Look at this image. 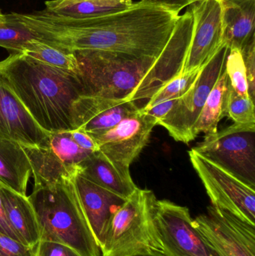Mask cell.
<instances>
[{"mask_svg": "<svg viewBox=\"0 0 255 256\" xmlns=\"http://www.w3.org/2000/svg\"><path fill=\"white\" fill-rule=\"evenodd\" d=\"M181 10L159 0H140L121 12L89 19L55 16L45 9L11 14L40 40L70 51L91 50L158 58Z\"/></svg>", "mask_w": 255, "mask_h": 256, "instance_id": "obj_1", "label": "cell"}, {"mask_svg": "<svg viewBox=\"0 0 255 256\" xmlns=\"http://www.w3.org/2000/svg\"><path fill=\"white\" fill-rule=\"evenodd\" d=\"M193 30V13L187 9L180 15L158 58L91 50L73 51L84 96L124 99L136 104L149 100L166 82L181 74Z\"/></svg>", "mask_w": 255, "mask_h": 256, "instance_id": "obj_2", "label": "cell"}, {"mask_svg": "<svg viewBox=\"0 0 255 256\" xmlns=\"http://www.w3.org/2000/svg\"><path fill=\"white\" fill-rule=\"evenodd\" d=\"M0 79L48 134L76 130L75 104L84 91L74 74L19 52L0 61Z\"/></svg>", "mask_w": 255, "mask_h": 256, "instance_id": "obj_3", "label": "cell"}, {"mask_svg": "<svg viewBox=\"0 0 255 256\" xmlns=\"http://www.w3.org/2000/svg\"><path fill=\"white\" fill-rule=\"evenodd\" d=\"M28 197L37 215L40 240L65 245L80 256L101 255L82 209L74 178L55 184L34 185Z\"/></svg>", "mask_w": 255, "mask_h": 256, "instance_id": "obj_4", "label": "cell"}, {"mask_svg": "<svg viewBox=\"0 0 255 256\" xmlns=\"http://www.w3.org/2000/svg\"><path fill=\"white\" fill-rule=\"evenodd\" d=\"M157 198L137 188L112 214L102 256H166L156 222Z\"/></svg>", "mask_w": 255, "mask_h": 256, "instance_id": "obj_5", "label": "cell"}, {"mask_svg": "<svg viewBox=\"0 0 255 256\" xmlns=\"http://www.w3.org/2000/svg\"><path fill=\"white\" fill-rule=\"evenodd\" d=\"M193 149L255 188V124L234 123Z\"/></svg>", "mask_w": 255, "mask_h": 256, "instance_id": "obj_6", "label": "cell"}, {"mask_svg": "<svg viewBox=\"0 0 255 256\" xmlns=\"http://www.w3.org/2000/svg\"><path fill=\"white\" fill-rule=\"evenodd\" d=\"M229 48L223 42L212 58L201 68L190 90L177 100L170 112L157 126H163L177 142L189 143L195 140L193 128L211 90L226 70Z\"/></svg>", "mask_w": 255, "mask_h": 256, "instance_id": "obj_7", "label": "cell"}, {"mask_svg": "<svg viewBox=\"0 0 255 256\" xmlns=\"http://www.w3.org/2000/svg\"><path fill=\"white\" fill-rule=\"evenodd\" d=\"M189 155L212 206L255 226V188L193 149Z\"/></svg>", "mask_w": 255, "mask_h": 256, "instance_id": "obj_8", "label": "cell"}, {"mask_svg": "<svg viewBox=\"0 0 255 256\" xmlns=\"http://www.w3.org/2000/svg\"><path fill=\"white\" fill-rule=\"evenodd\" d=\"M187 207L157 200L156 222L166 256H221L193 224Z\"/></svg>", "mask_w": 255, "mask_h": 256, "instance_id": "obj_9", "label": "cell"}, {"mask_svg": "<svg viewBox=\"0 0 255 256\" xmlns=\"http://www.w3.org/2000/svg\"><path fill=\"white\" fill-rule=\"evenodd\" d=\"M193 224L220 256H255V226L233 214L211 204Z\"/></svg>", "mask_w": 255, "mask_h": 256, "instance_id": "obj_10", "label": "cell"}, {"mask_svg": "<svg viewBox=\"0 0 255 256\" xmlns=\"http://www.w3.org/2000/svg\"><path fill=\"white\" fill-rule=\"evenodd\" d=\"M157 120L140 109L112 129L92 137L99 150L118 170L130 174V166L148 144Z\"/></svg>", "mask_w": 255, "mask_h": 256, "instance_id": "obj_11", "label": "cell"}, {"mask_svg": "<svg viewBox=\"0 0 255 256\" xmlns=\"http://www.w3.org/2000/svg\"><path fill=\"white\" fill-rule=\"evenodd\" d=\"M193 16L191 42L181 74L200 70L223 44L221 0H199L190 6Z\"/></svg>", "mask_w": 255, "mask_h": 256, "instance_id": "obj_12", "label": "cell"}, {"mask_svg": "<svg viewBox=\"0 0 255 256\" xmlns=\"http://www.w3.org/2000/svg\"><path fill=\"white\" fill-rule=\"evenodd\" d=\"M140 108L124 99L82 96L75 104V128L94 137L112 129Z\"/></svg>", "mask_w": 255, "mask_h": 256, "instance_id": "obj_13", "label": "cell"}, {"mask_svg": "<svg viewBox=\"0 0 255 256\" xmlns=\"http://www.w3.org/2000/svg\"><path fill=\"white\" fill-rule=\"evenodd\" d=\"M49 134L37 124L14 93L0 79V138L31 147L43 144Z\"/></svg>", "mask_w": 255, "mask_h": 256, "instance_id": "obj_14", "label": "cell"}, {"mask_svg": "<svg viewBox=\"0 0 255 256\" xmlns=\"http://www.w3.org/2000/svg\"><path fill=\"white\" fill-rule=\"evenodd\" d=\"M74 184L87 220L101 248L112 214L126 200L90 182L79 173L75 176Z\"/></svg>", "mask_w": 255, "mask_h": 256, "instance_id": "obj_15", "label": "cell"}, {"mask_svg": "<svg viewBox=\"0 0 255 256\" xmlns=\"http://www.w3.org/2000/svg\"><path fill=\"white\" fill-rule=\"evenodd\" d=\"M0 197L6 220L19 242L28 248H37L41 239L40 226L28 197L1 184Z\"/></svg>", "mask_w": 255, "mask_h": 256, "instance_id": "obj_16", "label": "cell"}, {"mask_svg": "<svg viewBox=\"0 0 255 256\" xmlns=\"http://www.w3.org/2000/svg\"><path fill=\"white\" fill-rule=\"evenodd\" d=\"M223 42L243 49L255 38V0H221Z\"/></svg>", "mask_w": 255, "mask_h": 256, "instance_id": "obj_17", "label": "cell"}, {"mask_svg": "<svg viewBox=\"0 0 255 256\" xmlns=\"http://www.w3.org/2000/svg\"><path fill=\"white\" fill-rule=\"evenodd\" d=\"M78 173L90 182L127 200L136 189L130 174L118 170L100 150L79 164Z\"/></svg>", "mask_w": 255, "mask_h": 256, "instance_id": "obj_18", "label": "cell"}, {"mask_svg": "<svg viewBox=\"0 0 255 256\" xmlns=\"http://www.w3.org/2000/svg\"><path fill=\"white\" fill-rule=\"evenodd\" d=\"M31 174V164L22 144L0 138V184L26 196Z\"/></svg>", "mask_w": 255, "mask_h": 256, "instance_id": "obj_19", "label": "cell"}, {"mask_svg": "<svg viewBox=\"0 0 255 256\" xmlns=\"http://www.w3.org/2000/svg\"><path fill=\"white\" fill-rule=\"evenodd\" d=\"M22 147L31 164L34 185L55 184L66 179L74 178L78 173L77 170L64 164L46 144V142L40 146L31 147L22 146Z\"/></svg>", "mask_w": 255, "mask_h": 256, "instance_id": "obj_20", "label": "cell"}, {"mask_svg": "<svg viewBox=\"0 0 255 256\" xmlns=\"http://www.w3.org/2000/svg\"><path fill=\"white\" fill-rule=\"evenodd\" d=\"M133 3V0H49L45 2V10L62 18L89 19L121 12Z\"/></svg>", "mask_w": 255, "mask_h": 256, "instance_id": "obj_21", "label": "cell"}, {"mask_svg": "<svg viewBox=\"0 0 255 256\" xmlns=\"http://www.w3.org/2000/svg\"><path fill=\"white\" fill-rule=\"evenodd\" d=\"M228 86L229 79L225 70L211 90L193 128L195 138L200 132H205L208 136L218 131L219 122L225 117V100Z\"/></svg>", "mask_w": 255, "mask_h": 256, "instance_id": "obj_22", "label": "cell"}, {"mask_svg": "<svg viewBox=\"0 0 255 256\" xmlns=\"http://www.w3.org/2000/svg\"><path fill=\"white\" fill-rule=\"evenodd\" d=\"M22 52L51 67L74 74L76 76L79 73L77 60L73 51L50 44L40 39L27 42Z\"/></svg>", "mask_w": 255, "mask_h": 256, "instance_id": "obj_23", "label": "cell"}, {"mask_svg": "<svg viewBox=\"0 0 255 256\" xmlns=\"http://www.w3.org/2000/svg\"><path fill=\"white\" fill-rule=\"evenodd\" d=\"M46 143L64 164L74 170H78L79 164L93 153L79 147L70 131L50 134Z\"/></svg>", "mask_w": 255, "mask_h": 256, "instance_id": "obj_24", "label": "cell"}, {"mask_svg": "<svg viewBox=\"0 0 255 256\" xmlns=\"http://www.w3.org/2000/svg\"><path fill=\"white\" fill-rule=\"evenodd\" d=\"M3 22H0V46L10 54H19L24 50L27 42L40 39L31 30L15 19L11 14H4Z\"/></svg>", "mask_w": 255, "mask_h": 256, "instance_id": "obj_25", "label": "cell"}, {"mask_svg": "<svg viewBox=\"0 0 255 256\" xmlns=\"http://www.w3.org/2000/svg\"><path fill=\"white\" fill-rule=\"evenodd\" d=\"M225 116H229L238 124H255L254 100L239 96L229 80L225 100Z\"/></svg>", "mask_w": 255, "mask_h": 256, "instance_id": "obj_26", "label": "cell"}, {"mask_svg": "<svg viewBox=\"0 0 255 256\" xmlns=\"http://www.w3.org/2000/svg\"><path fill=\"white\" fill-rule=\"evenodd\" d=\"M200 70L192 73L181 74L172 78L148 100L142 109H148L157 104L182 97L194 84Z\"/></svg>", "mask_w": 255, "mask_h": 256, "instance_id": "obj_27", "label": "cell"}, {"mask_svg": "<svg viewBox=\"0 0 255 256\" xmlns=\"http://www.w3.org/2000/svg\"><path fill=\"white\" fill-rule=\"evenodd\" d=\"M226 72L233 90L242 97L250 98L247 69L242 52L239 49L229 50L226 58Z\"/></svg>", "mask_w": 255, "mask_h": 256, "instance_id": "obj_28", "label": "cell"}, {"mask_svg": "<svg viewBox=\"0 0 255 256\" xmlns=\"http://www.w3.org/2000/svg\"><path fill=\"white\" fill-rule=\"evenodd\" d=\"M36 256L37 248H28L18 240L0 233V256Z\"/></svg>", "mask_w": 255, "mask_h": 256, "instance_id": "obj_29", "label": "cell"}, {"mask_svg": "<svg viewBox=\"0 0 255 256\" xmlns=\"http://www.w3.org/2000/svg\"><path fill=\"white\" fill-rule=\"evenodd\" d=\"M248 80L249 94L255 102V38L241 50Z\"/></svg>", "mask_w": 255, "mask_h": 256, "instance_id": "obj_30", "label": "cell"}, {"mask_svg": "<svg viewBox=\"0 0 255 256\" xmlns=\"http://www.w3.org/2000/svg\"><path fill=\"white\" fill-rule=\"evenodd\" d=\"M36 256H80L69 246L55 242L40 240Z\"/></svg>", "mask_w": 255, "mask_h": 256, "instance_id": "obj_31", "label": "cell"}, {"mask_svg": "<svg viewBox=\"0 0 255 256\" xmlns=\"http://www.w3.org/2000/svg\"><path fill=\"white\" fill-rule=\"evenodd\" d=\"M177 100H178V99L166 100V102L157 104L154 105V106H151V108H148V109L144 110L141 108V110L155 118L157 120V122L158 123L160 120L164 118L169 114L171 110L173 108V106L176 104Z\"/></svg>", "mask_w": 255, "mask_h": 256, "instance_id": "obj_32", "label": "cell"}, {"mask_svg": "<svg viewBox=\"0 0 255 256\" xmlns=\"http://www.w3.org/2000/svg\"><path fill=\"white\" fill-rule=\"evenodd\" d=\"M73 140L78 146L88 152H94L99 150L98 146L94 138L81 129H76L70 131Z\"/></svg>", "mask_w": 255, "mask_h": 256, "instance_id": "obj_33", "label": "cell"}, {"mask_svg": "<svg viewBox=\"0 0 255 256\" xmlns=\"http://www.w3.org/2000/svg\"><path fill=\"white\" fill-rule=\"evenodd\" d=\"M0 233L5 234V236H8V237L19 242L17 237H16V234H14L13 230L10 228L7 220H6L1 197H0Z\"/></svg>", "mask_w": 255, "mask_h": 256, "instance_id": "obj_34", "label": "cell"}, {"mask_svg": "<svg viewBox=\"0 0 255 256\" xmlns=\"http://www.w3.org/2000/svg\"><path fill=\"white\" fill-rule=\"evenodd\" d=\"M5 20V18H4V14H3L2 12L0 10V22H3V21Z\"/></svg>", "mask_w": 255, "mask_h": 256, "instance_id": "obj_35", "label": "cell"}, {"mask_svg": "<svg viewBox=\"0 0 255 256\" xmlns=\"http://www.w3.org/2000/svg\"><path fill=\"white\" fill-rule=\"evenodd\" d=\"M142 1H157V0H142Z\"/></svg>", "mask_w": 255, "mask_h": 256, "instance_id": "obj_36", "label": "cell"}, {"mask_svg": "<svg viewBox=\"0 0 255 256\" xmlns=\"http://www.w3.org/2000/svg\"></svg>", "mask_w": 255, "mask_h": 256, "instance_id": "obj_37", "label": "cell"}]
</instances>
